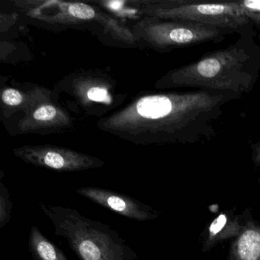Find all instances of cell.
Wrapping results in <instances>:
<instances>
[{"instance_id": "6da1fadb", "label": "cell", "mask_w": 260, "mask_h": 260, "mask_svg": "<svg viewBox=\"0 0 260 260\" xmlns=\"http://www.w3.org/2000/svg\"><path fill=\"white\" fill-rule=\"evenodd\" d=\"M243 95L203 89L152 94L137 100L103 122L104 128L127 136L144 133L146 142L204 144L217 135L228 103Z\"/></svg>"}, {"instance_id": "7a4b0ae2", "label": "cell", "mask_w": 260, "mask_h": 260, "mask_svg": "<svg viewBox=\"0 0 260 260\" xmlns=\"http://www.w3.org/2000/svg\"><path fill=\"white\" fill-rule=\"evenodd\" d=\"M259 76V45L252 36H239L229 46L169 71L156 87L192 88L243 96L254 89Z\"/></svg>"}, {"instance_id": "3957f363", "label": "cell", "mask_w": 260, "mask_h": 260, "mask_svg": "<svg viewBox=\"0 0 260 260\" xmlns=\"http://www.w3.org/2000/svg\"><path fill=\"white\" fill-rule=\"evenodd\" d=\"M55 235L66 239L79 260H137L138 254L109 224L91 220L77 210L40 202Z\"/></svg>"}, {"instance_id": "277c9868", "label": "cell", "mask_w": 260, "mask_h": 260, "mask_svg": "<svg viewBox=\"0 0 260 260\" xmlns=\"http://www.w3.org/2000/svg\"><path fill=\"white\" fill-rule=\"evenodd\" d=\"M150 17L166 20L187 21L226 28L239 36H256L260 14L244 10L235 0L220 3L198 0H165L152 3L147 10Z\"/></svg>"}, {"instance_id": "5b68a950", "label": "cell", "mask_w": 260, "mask_h": 260, "mask_svg": "<svg viewBox=\"0 0 260 260\" xmlns=\"http://www.w3.org/2000/svg\"><path fill=\"white\" fill-rule=\"evenodd\" d=\"M234 33L226 28L187 21L150 17L144 22V40L161 52L209 42L219 43Z\"/></svg>"}, {"instance_id": "8992f818", "label": "cell", "mask_w": 260, "mask_h": 260, "mask_svg": "<svg viewBox=\"0 0 260 260\" xmlns=\"http://www.w3.org/2000/svg\"><path fill=\"white\" fill-rule=\"evenodd\" d=\"M13 153L27 164L60 173L100 168L105 164L98 158L57 146H23Z\"/></svg>"}, {"instance_id": "52a82bcc", "label": "cell", "mask_w": 260, "mask_h": 260, "mask_svg": "<svg viewBox=\"0 0 260 260\" xmlns=\"http://www.w3.org/2000/svg\"><path fill=\"white\" fill-rule=\"evenodd\" d=\"M76 192L103 208L132 220L147 221L159 217V213L151 207L118 191L89 186L77 188Z\"/></svg>"}, {"instance_id": "ba28073f", "label": "cell", "mask_w": 260, "mask_h": 260, "mask_svg": "<svg viewBox=\"0 0 260 260\" xmlns=\"http://www.w3.org/2000/svg\"><path fill=\"white\" fill-rule=\"evenodd\" d=\"M28 249L33 260H69L64 252L32 226L28 237Z\"/></svg>"}, {"instance_id": "9c48e42d", "label": "cell", "mask_w": 260, "mask_h": 260, "mask_svg": "<svg viewBox=\"0 0 260 260\" xmlns=\"http://www.w3.org/2000/svg\"><path fill=\"white\" fill-rule=\"evenodd\" d=\"M232 260H260V228L251 226L243 231L232 249Z\"/></svg>"}, {"instance_id": "30bf717a", "label": "cell", "mask_w": 260, "mask_h": 260, "mask_svg": "<svg viewBox=\"0 0 260 260\" xmlns=\"http://www.w3.org/2000/svg\"><path fill=\"white\" fill-rule=\"evenodd\" d=\"M228 229H237L235 223H230L229 218L226 214H221L216 218L208 228V240L207 243L211 245L213 242L228 237L231 233L228 232Z\"/></svg>"}, {"instance_id": "8fae6325", "label": "cell", "mask_w": 260, "mask_h": 260, "mask_svg": "<svg viewBox=\"0 0 260 260\" xmlns=\"http://www.w3.org/2000/svg\"><path fill=\"white\" fill-rule=\"evenodd\" d=\"M13 204L5 184L0 182V229L4 228L11 220Z\"/></svg>"}, {"instance_id": "7c38bea8", "label": "cell", "mask_w": 260, "mask_h": 260, "mask_svg": "<svg viewBox=\"0 0 260 260\" xmlns=\"http://www.w3.org/2000/svg\"><path fill=\"white\" fill-rule=\"evenodd\" d=\"M68 12L74 19L80 20H90L95 16V12L92 7L83 4H70Z\"/></svg>"}, {"instance_id": "4fadbf2b", "label": "cell", "mask_w": 260, "mask_h": 260, "mask_svg": "<svg viewBox=\"0 0 260 260\" xmlns=\"http://www.w3.org/2000/svg\"><path fill=\"white\" fill-rule=\"evenodd\" d=\"M60 113V111L54 106L44 105L35 111L32 117L39 122H49L56 119Z\"/></svg>"}, {"instance_id": "5bb4252c", "label": "cell", "mask_w": 260, "mask_h": 260, "mask_svg": "<svg viewBox=\"0 0 260 260\" xmlns=\"http://www.w3.org/2000/svg\"><path fill=\"white\" fill-rule=\"evenodd\" d=\"M2 100L7 106H18L23 102V95L16 89H7L3 92Z\"/></svg>"}, {"instance_id": "9a60e30c", "label": "cell", "mask_w": 260, "mask_h": 260, "mask_svg": "<svg viewBox=\"0 0 260 260\" xmlns=\"http://www.w3.org/2000/svg\"><path fill=\"white\" fill-rule=\"evenodd\" d=\"M88 98L95 102L101 103H109V96L107 91L103 88L92 87L88 91Z\"/></svg>"}, {"instance_id": "2e32d148", "label": "cell", "mask_w": 260, "mask_h": 260, "mask_svg": "<svg viewBox=\"0 0 260 260\" xmlns=\"http://www.w3.org/2000/svg\"><path fill=\"white\" fill-rule=\"evenodd\" d=\"M237 5L244 10L260 14V0H235Z\"/></svg>"}, {"instance_id": "e0dca14e", "label": "cell", "mask_w": 260, "mask_h": 260, "mask_svg": "<svg viewBox=\"0 0 260 260\" xmlns=\"http://www.w3.org/2000/svg\"><path fill=\"white\" fill-rule=\"evenodd\" d=\"M252 159L255 165L260 166V139L252 144Z\"/></svg>"}]
</instances>
